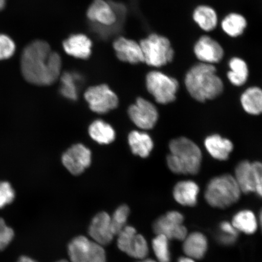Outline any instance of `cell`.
<instances>
[{"mask_svg":"<svg viewBox=\"0 0 262 262\" xmlns=\"http://www.w3.org/2000/svg\"><path fill=\"white\" fill-rule=\"evenodd\" d=\"M184 216L180 212L171 211L156 219L152 225L156 234H162L169 241H183L188 235L184 225Z\"/></svg>","mask_w":262,"mask_h":262,"instance_id":"ba28073f","label":"cell"},{"mask_svg":"<svg viewBox=\"0 0 262 262\" xmlns=\"http://www.w3.org/2000/svg\"><path fill=\"white\" fill-rule=\"evenodd\" d=\"M193 52L196 59L201 62L214 65L220 63L225 56L222 45L211 36H201L195 42Z\"/></svg>","mask_w":262,"mask_h":262,"instance_id":"8fae6325","label":"cell"},{"mask_svg":"<svg viewBox=\"0 0 262 262\" xmlns=\"http://www.w3.org/2000/svg\"><path fill=\"white\" fill-rule=\"evenodd\" d=\"M138 262H158L157 261H156L155 260L150 259V258H145V259L140 260V261Z\"/></svg>","mask_w":262,"mask_h":262,"instance_id":"60d3db41","label":"cell"},{"mask_svg":"<svg viewBox=\"0 0 262 262\" xmlns=\"http://www.w3.org/2000/svg\"><path fill=\"white\" fill-rule=\"evenodd\" d=\"M130 214V209L128 206L122 205L119 206L111 216V227L115 236L122 231L126 227L127 219Z\"/></svg>","mask_w":262,"mask_h":262,"instance_id":"4dcf8cb0","label":"cell"},{"mask_svg":"<svg viewBox=\"0 0 262 262\" xmlns=\"http://www.w3.org/2000/svg\"><path fill=\"white\" fill-rule=\"evenodd\" d=\"M90 109L98 114H105L115 109L119 104L117 95L106 84L88 88L84 93Z\"/></svg>","mask_w":262,"mask_h":262,"instance_id":"30bf717a","label":"cell"},{"mask_svg":"<svg viewBox=\"0 0 262 262\" xmlns=\"http://www.w3.org/2000/svg\"><path fill=\"white\" fill-rule=\"evenodd\" d=\"M169 240L165 235L156 234L152 241L154 253L158 262H171V254L170 251Z\"/></svg>","mask_w":262,"mask_h":262,"instance_id":"f1b7e54d","label":"cell"},{"mask_svg":"<svg viewBox=\"0 0 262 262\" xmlns=\"http://www.w3.org/2000/svg\"><path fill=\"white\" fill-rule=\"evenodd\" d=\"M242 193L234 177L225 173L215 177L208 182L205 199L212 208L226 209L236 204Z\"/></svg>","mask_w":262,"mask_h":262,"instance_id":"277c9868","label":"cell"},{"mask_svg":"<svg viewBox=\"0 0 262 262\" xmlns=\"http://www.w3.org/2000/svg\"><path fill=\"white\" fill-rule=\"evenodd\" d=\"M258 225L260 226L261 231L262 232V208L259 214V219H258Z\"/></svg>","mask_w":262,"mask_h":262,"instance_id":"ab89813d","label":"cell"},{"mask_svg":"<svg viewBox=\"0 0 262 262\" xmlns=\"http://www.w3.org/2000/svg\"><path fill=\"white\" fill-rule=\"evenodd\" d=\"M14 235L13 229L6 224L4 219L0 218V252L11 243Z\"/></svg>","mask_w":262,"mask_h":262,"instance_id":"836d02e7","label":"cell"},{"mask_svg":"<svg viewBox=\"0 0 262 262\" xmlns=\"http://www.w3.org/2000/svg\"><path fill=\"white\" fill-rule=\"evenodd\" d=\"M88 234L92 240L103 247L110 245L115 237L111 227V215L106 212H98L91 222Z\"/></svg>","mask_w":262,"mask_h":262,"instance_id":"5bb4252c","label":"cell"},{"mask_svg":"<svg viewBox=\"0 0 262 262\" xmlns=\"http://www.w3.org/2000/svg\"><path fill=\"white\" fill-rule=\"evenodd\" d=\"M61 160L72 174L80 175L91 165V152L82 144H76L63 154Z\"/></svg>","mask_w":262,"mask_h":262,"instance_id":"4fadbf2b","label":"cell"},{"mask_svg":"<svg viewBox=\"0 0 262 262\" xmlns=\"http://www.w3.org/2000/svg\"><path fill=\"white\" fill-rule=\"evenodd\" d=\"M113 48L120 61L135 64L145 63L142 48L136 41L120 37L114 41Z\"/></svg>","mask_w":262,"mask_h":262,"instance_id":"9a60e30c","label":"cell"},{"mask_svg":"<svg viewBox=\"0 0 262 262\" xmlns=\"http://www.w3.org/2000/svg\"><path fill=\"white\" fill-rule=\"evenodd\" d=\"M192 19L205 32H212L217 27L219 16L214 8L206 5L196 6L193 11Z\"/></svg>","mask_w":262,"mask_h":262,"instance_id":"7402d4cb","label":"cell"},{"mask_svg":"<svg viewBox=\"0 0 262 262\" xmlns=\"http://www.w3.org/2000/svg\"><path fill=\"white\" fill-rule=\"evenodd\" d=\"M60 77L61 94L68 99L77 100L78 97L77 82L80 77L77 74L71 73L70 72L64 73Z\"/></svg>","mask_w":262,"mask_h":262,"instance_id":"f546056e","label":"cell"},{"mask_svg":"<svg viewBox=\"0 0 262 262\" xmlns=\"http://www.w3.org/2000/svg\"><path fill=\"white\" fill-rule=\"evenodd\" d=\"M128 114L132 122L143 130L153 128L159 119L156 106L143 98H139L136 103L129 107Z\"/></svg>","mask_w":262,"mask_h":262,"instance_id":"7c38bea8","label":"cell"},{"mask_svg":"<svg viewBox=\"0 0 262 262\" xmlns=\"http://www.w3.org/2000/svg\"><path fill=\"white\" fill-rule=\"evenodd\" d=\"M254 166L258 175L257 183L255 193H256L262 199V162H254Z\"/></svg>","mask_w":262,"mask_h":262,"instance_id":"d590c367","label":"cell"},{"mask_svg":"<svg viewBox=\"0 0 262 262\" xmlns=\"http://www.w3.org/2000/svg\"><path fill=\"white\" fill-rule=\"evenodd\" d=\"M91 138L99 144H110L116 139V132L110 124L104 121L97 120L92 123L89 127Z\"/></svg>","mask_w":262,"mask_h":262,"instance_id":"83f0119b","label":"cell"},{"mask_svg":"<svg viewBox=\"0 0 262 262\" xmlns=\"http://www.w3.org/2000/svg\"><path fill=\"white\" fill-rule=\"evenodd\" d=\"M228 67L227 78L232 85L239 87L247 83L250 71L247 62L243 58L232 57L228 62Z\"/></svg>","mask_w":262,"mask_h":262,"instance_id":"d4e9b609","label":"cell"},{"mask_svg":"<svg viewBox=\"0 0 262 262\" xmlns=\"http://www.w3.org/2000/svg\"><path fill=\"white\" fill-rule=\"evenodd\" d=\"M117 236L118 248L129 257L143 260L148 255L149 246L146 238L131 226H126Z\"/></svg>","mask_w":262,"mask_h":262,"instance_id":"9c48e42d","label":"cell"},{"mask_svg":"<svg viewBox=\"0 0 262 262\" xmlns=\"http://www.w3.org/2000/svg\"><path fill=\"white\" fill-rule=\"evenodd\" d=\"M205 147L213 159L219 161H226L234 149L230 140L224 138L219 134H212L205 140Z\"/></svg>","mask_w":262,"mask_h":262,"instance_id":"44dd1931","label":"cell"},{"mask_svg":"<svg viewBox=\"0 0 262 262\" xmlns=\"http://www.w3.org/2000/svg\"><path fill=\"white\" fill-rule=\"evenodd\" d=\"M16 262H37L34 259H32V258L28 257V256H21L19 258V259Z\"/></svg>","mask_w":262,"mask_h":262,"instance_id":"8d00e7d4","label":"cell"},{"mask_svg":"<svg viewBox=\"0 0 262 262\" xmlns=\"http://www.w3.org/2000/svg\"><path fill=\"white\" fill-rule=\"evenodd\" d=\"M241 103L246 113L252 116L262 114V89L258 86L247 88L241 97Z\"/></svg>","mask_w":262,"mask_h":262,"instance_id":"cb8c5ba5","label":"cell"},{"mask_svg":"<svg viewBox=\"0 0 262 262\" xmlns=\"http://www.w3.org/2000/svg\"><path fill=\"white\" fill-rule=\"evenodd\" d=\"M219 227H220L221 234L238 238L239 232L231 223L227 221L222 222Z\"/></svg>","mask_w":262,"mask_h":262,"instance_id":"e575fe53","label":"cell"},{"mask_svg":"<svg viewBox=\"0 0 262 262\" xmlns=\"http://www.w3.org/2000/svg\"><path fill=\"white\" fill-rule=\"evenodd\" d=\"M185 84L188 93L199 102L215 99L224 90V84L217 73L215 65L195 64L186 73Z\"/></svg>","mask_w":262,"mask_h":262,"instance_id":"7a4b0ae2","label":"cell"},{"mask_svg":"<svg viewBox=\"0 0 262 262\" xmlns=\"http://www.w3.org/2000/svg\"><path fill=\"white\" fill-rule=\"evenodd\" d=\"M146 84L157 102L162 104L173 102L179 88L178 80L159 71H150L147 74Z\"/></svg>","mask_w":262,"mask_h":262,"instance_id":"8992f818","label":"cell"},{"mask_svg":"<svg viewBox=\"0 0 262 262\" xmlns=\"http://www.w3.org/2000/svg\"><path fill=\"white\" fill-rule=\"evenodd\" d=\"M247 26V18L237 12L229 13L221 22L222 30L231 38H237L243 35Z\"/></svg>","mask_w":262,"mask_h":262,"instance_id":"603a6c76","label":"cell"},{"mask_svg":"<svg viewBox=\"0 0 262 262\" xmlns=\"http://www.w3.org/2000/svg\"><path fill=\"white\" fill-rule=\"evenodd\" d=\"M183 251L186 256L194 260H201L205 257L208 249V239L201 232H193L183 240Z\"/></svg>","mask_w":262,"mask_h":262,"instance_id":"ffe728a7","label":"cell"},{"mask_svg":"<svg viewBox=\"0 0 262 262\" xmlns=\"http://www.w3.org/2000/svg\"><path fill=\"white\" fill-rule=\"evenodd\" d=\"M68 250L71 262H106L103 246L83 235L74 238Z\"/></svg>","mask_w":262,"mask_h":262,"instance_id":"52a82bcc","label":"cell"},{"mask_svg":"<svg viewBox=\"0 0 262 262\" xmlns=\"http://www.w3.org/2000/svg\"><path fill=\"white\" fill-rule=\"evenodd\" d=\"M7 0H0V11H2L5 8Z\"/></svg>","mask_w":262,"mask_h":262,"instance_id":"f35d334b","label":"cell"},{"mask_svg":"<svg viewBox=\"0 0 262 262\" xmlns=\"http://www.w3.org/2000/svg\"><path fill=\"white\" fill-rule=\"evenodd\" d=\"M231 224L238 232L247 235L254 234L258 227L256 216L249 209H244L237 212L232 217Z\"/></svg>","mask_w":262,"mask_h":262,"instance_id":"4316f807","label":"cell"},{"mask_svg":"<svg viewBox=\"0 0 262 262\" xmlns=\"http://www.w3.org/2000/svg\"><path fill=\"white\" fill-rule=\"evenodd\" d=\"M178 262H195V261L191 258L185 256L179 258Z\"/></svg>","mask_w":262,"mask_h":262,"instance_id":"74e56055","label":"cell"},{"mask_svg":"<svg viewBox=\"0 0 262 262\" xmlns=\"http://www.w3.org/2000/svg\"><path fill=\"white\" fill-rule=\"evenodd\" d=\"M128 142L134 155L142 158L148 157L154 147L151 137L145 132L132 131L128 136Z\"/></svg>","mask_w":262,"mask_h":262,"instance_id":"484cf974","label":"cell"},{"mask_svg":"<svg viewBox=\"0 0 262 262\" xmlns=\"http://www.w3.org/2000/svg\"><path fill=\"white\" fill-rule=\"evenodd\" d=\"M91 21L104 26H111L117 21L118 16L114 6L104 0H94L87 11Z\"/></svg>","mask_w":262,"mask_h":262,"instance_id":"2e32d148","label":"cell"},{"mask_svg":"<svg viewBox=\"0 0 262 262\" xmlns=\"http://www.w3.org/2000/svg\"><path fill=\"white\" fill-rule=\"evenodd\" d=\"M15 198V192L11 183L0 182V209L12 204Z\"/></svg>","mask_w":262,"mask_h":262,"instance_id":"1f68e13d","label":"cell"},{"mask_svg":"<svg viewBox=\"0 0 262 262\" xmlns=\"http://www.w3.org/2000/svg\"><path fill=\"white\" fill-rule=\"evenodd\" d=\"M56 262H71V261H68L67 260L63 259V260H60L57 261Z\"/></svg>","mask_w":262,"mask_h":262,"instance_id":"b9f144b4","label":"cell"},{"mask_svg":"<svg viewBox=\"0 0 262 262\" xmlns=\"http://www.w3.org/2000/svg\"><path fill=\"white\" fill-rule=\"evenodd\" d=\"M60 55L52 50L47 42L35 40L23 52L21 70L25 79L37 86H49L61 76Z\"/></svg>","mask_w":262,"mask_h":262,"instance_id":"6da1fadb","label":"cell"},{"mask_svg":"<svg viewBox=\"0 0 262 262\" xmlns=\"http://www.w3.org/2000/svg\"><path fill=\"white\" fill-rule=\"evenodd\" d=\"M234 178L242 193L248 194L254 192L257 183V174L253 162L243 160L235 169Z\"/></svg>","mask_w":262,"mask_h":262,"instance_id":"ac0fdd59","label":"cell"},{"mask_svg":"<svg viewBox=\"0 0 262 262\" xmlns=\"http://www.w3.org/2000/svg\"><path fill=\"white\" fill-rule=\"evenodd\" d=\"M145 63L154 68H161L171 63L175 51L169 39L158 34H150L140 42Z\"/></svg>","mask_w":262,"mask_h":262,"instance_id":"5b68a950","label":"cell"},{"mask_svg":"<svg viewBox=\"0 0 262 262\" xmlns=\"http://www.w3.org/2000/svg\"><path fill=\"white\" fill-rule=\"evenodd\" d=\"M15 44L8 35L0 34V60L11 58L15 51Z\"/></svg>","mask_w":262,"mask_h":262,"instance_id":"d6a6232c","label":"cell"},{"mask_svg":"<svg viewBox=\"0 0 262 262\" xmlns=\"http://www.w3.org/2000/svg\"><path fill=\"white\" fill-rule=\"evenodd\" d=\"M64 51L74 58L86 60L92 54L93 42L87 35L82 34L71 35L63 42Z\"/></svg>","mask_w":262,"mask_h":262,"instance_id":"e0dca14e","label":"cell"},{"mask_svg":"<svg viewBox=\"0 0 262 262\" xmlns=\"http://www.w3.org/2000/svg\"><path fill=\"white\" fill-rule=\"evenodd\" d=\"M170 154L166 162L172 172L178 175H196L201 170L202 153L196 144L185 137L169 142Z\"/></svg>","mask_w":262,"mask_h":262,"instance_id":"3957f363","label":"cell"},{"mask_svg":"<svg viewBox=\"0 0 262 262\" xmlns=\"http://www.w3.org/2000/svg\"><path fill=\"white\" fill-rule=\"evenodd\" d=\"M200 188L192 180H182L176 183L173 189V196L180 205L194 207L198 204Z\"/></svg>","mask_w":262,"mask_h":262,"instance_id":"d6986e66","label":"cell"}]
</instances>
